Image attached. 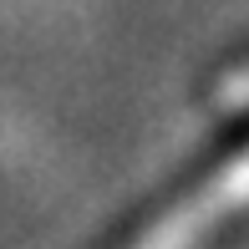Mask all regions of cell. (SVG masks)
<instances>
[{
    "label": "cell",
    "mask_w": 249,
    "mask_h": 249,
    "mask_svg": "<svg viewBox=\"0 0 249 249\" xmlns=\"http://www.w3.org/2000/svg\"><path fill=\"white\" fill-rule=\"evenodd\" d=\"M244 209H249V148L229 158L209 183H198L183 203H173L158 224H148L127 249H198L224 219H234Z\"/></svg>",
    "instance_id": "obj_1"
},
{
    "label": "cell",
    "mask_w": 249,
    "mask_h": 249,
    "mask_svg": "<svg viewBox=\"0 0 249 249\" xmlns=\"http://www.w3.org/2000/svg\"><path fill=\"white\" fill-rule=\"evenodd\" d=\"M213 102H219L224 112H249V66H234V71L219 82Z\"/></svg>",
    "instance_id": "obj_2"
}]
</instances>
